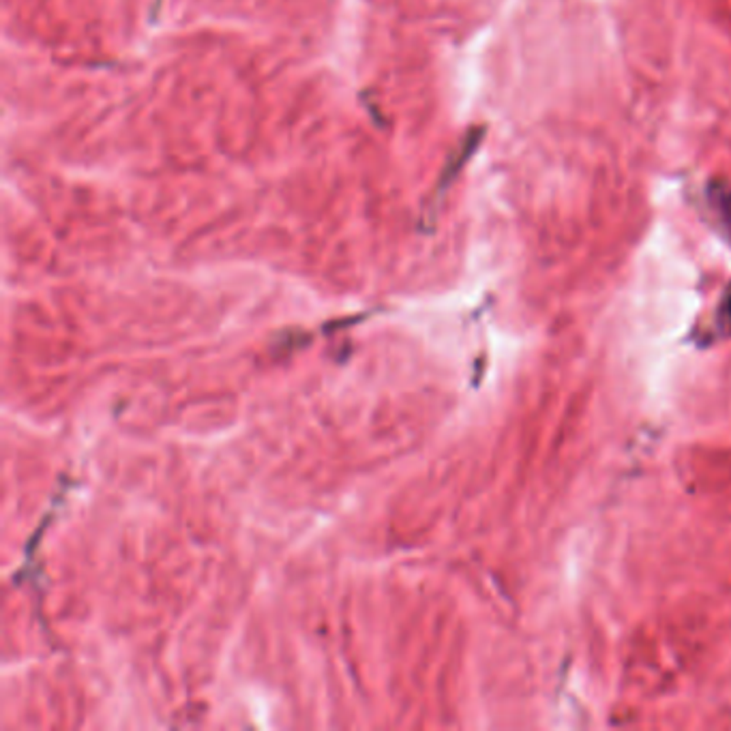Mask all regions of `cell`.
Wrapping results in <instances>:
<instances>
[{
    "instance_id": "cell-1",
    "label": "cell",
    "mask_w": 731,
    "mask_h": 731,
    "mask_svg": "<svg viewBox=\"0 0 731 731\" xmlns=\"http://www.w3.org/2000/svg\"><path fill=\"white\" fill-rule=\"evenodd\" d=\"M729 315H731V301H729Z\"/></svg>"
}]
</instances>
